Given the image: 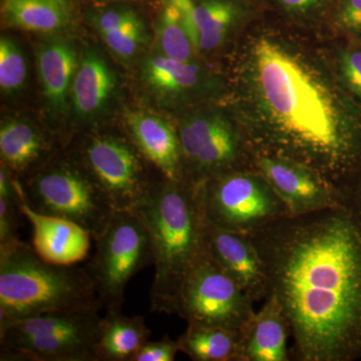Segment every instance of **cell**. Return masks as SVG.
<instances>
[{"mask_svg":"<svg viewBox=\"0 0 361 361\" xmlns=\"http://www.w3.org/2000/svg\"><path fill=\"white\" fill-rule=\"evenodd\" d=\"M290 327L292 360L361 358V187L249 235ZM268 295V296H269Z\"/></svg>","mask_w":361,"mask_h":361,"instance_id":"obj_1","label":"cell"},{"mask_svg":"<svg viewBox=\"0 0 361 361\" xmlns=\"http://www.w3.org/2000/svg\"><path fill=\"white\" fill-rule=\"evenodd\" d=\"M238 123L255 154L297 161L341 191L361 187V108L327 71L273 35L249 39Z\"/></svg>","mask_w":361,"mask_h":361,"instance_id":"obj_2","label":"cell"},{"mask_svg":"<svg viewBox=\"0 0 361 361\" xmlns=\"http://www.w3.org/2000/svg\"><path fill=\"white\" fill-rule=\"evenodd\" d=\"M134 212L146 225L153 247L151 310L174 314L183 281L206 252V218L198 188L163 176Z\"/></svg>","mask_w":361,"mask_h":361,"instance_id":"obj_3","label":"cell"},{"mask_svg":"<svg viewBox=\"0 0 361 361\" xmlns=\"http://www.w3.org/2000/svg\"><path fill=\"white\" fill-rule=\"evenodd\" d=\"M102 306L87 269L47 262L21 240L0 247V325L42 313Z\"/></svg>","mask_w":361,"mask_h":361,"instance_id":"obj_4","label":"cell"},{"mask_svg":"<svg viewBox=\"0 0 361 361\" xmlns=\"http://www.w3.org/2000/svg\"><path fill=\"white\" fill-rule=\"evenodd\" d=\"M99 310L54 311L0 325L1 361H96Z\"/></svg>","mask_w":361,"mask_h":361,"instance_id":"obj_5","label":"cell"},{"mask_svg":"<svg viewBox=\"0 0 361 361\" xmlns=\"http://www.w3.org/2000/svg\"><path fill=\"white\" fill-rule=\"evenodd\" d=\"M14 183L21 200L33 210L73 221L90 232L92 239L104 231L115 213L82 163L61 161Z\"/></svg>","mask_w":361,"mask_h":361,"instance_id":"obj_6","label":"cell"},{"mask_svg":"<svg viewBox=\"0 0 361 361\" xmlns=\"http://www.w3.org/2000/svg\"><path fill=\"white\" fill-rule=\"evenodd\" d=\"M197 188L206 220L226 231L249 236L291 215L255 169L216 176Z\"/></svg>","mask_w":361,"mask_h":361,"instance_id":"obj_7","label":"cell"},{"mask_svg":"<svg viewBox=\"0 0 361 361\" xmlns=\"http://www.w3.org/2000/svg\"><path fill=\"white\" fill-rule=\"evenodd\" d=\"M96 254L87 271L106 310H121L130 280L154 265L146 225L134 211H115L103 232L94 238Z\"/></svg>","mask_w":361,"mask_h":361,"instance_id":"obj_8","label":"cell"},{"mask_svg":"<svg viewBox=\"0 0 361 361\" xmlns=\"http://www.w3.org/2000/svg\"><path fill=\"white\" fill-rule=\"evenodd\" d=\"M177 130L184 180L194 186L231 171L254 169V152L245 133L239 123L227 116H190Z\"/></svg>","mask_w":361,"mask_h":361,"instance_id":"obj_9","label":"cell"},{"mask_svg":"<svg viewBox=\"0 0 361 361\" xmlns=\"http://www.w3.org/2000/svg\"><path fill=\"white\" fill-rule=\"evenodd\" d=\"M254 301L206 252L183 281L175 313L187 322L241 331L254 314Z\"/></svg>","mask_w":361,"mask_h":361,"instance_id":"obj_10","label":"cell"},{"mask_svg":"<svg viewBox=\"0 0 361 361\" xmlns=\"http://www.w3.org/2000/svg\"><path fill=\"white\" fill-rule=\"evenodd\" d=\"M80 163L103 190L115 211H134L154 183L145 175V157L133 142L114 135H97L82 147Z\"/></svg>","mask_w":361,"mask_h":361,"instance_id":"obj_11","label":"cell"},{"mask_svg":"<svg viewBox=\"0 0 361 361\" xmlns=\"http://www.w3.org/2000/svg\"><path fill=\"white\" fill-rule=\"evenodd\" d=\"M253 168L284 202L291 216L336 205L343 194L315 171L297 161L254 153Z\"/></svg>","mask_w":361,"mask_h":361,"instance_id":"obj_12","label":"cell"},{"mask_svg":"<svg viewBox=\"0 0 361 361\" xmlns=\"http://www.w3.org/2000/svg\"><path fill=\"white\" fill-rule=\"evenodd\" d=\"M205 244L210 257L254 302L267 298L269 288L264 263L250 236L226 231L206 220Z\"/></svg>","mask_w":361,"mask_h":361,"instance_id":"obj_13","label":"cell"},{"mask_svg":"<svg viewBox=\"0 0 361 361\" xmlns=\"http://www.w3.org/2000/svg\"><path fill=\"white\" fill-rule=\"evenodd\" d=\"M20 210L32 226V247L40 258L51 264L73 266L87 257L92 235L84 227L73 221L37 212L21 198Z\"/></svg>","mask_w":361,"mask_h":361,"instance_id":"obj_14","label":"cell"},{"mask_svg":"<svg viewBox=\"0 0 361 361\" xmlns=\"http://www.w3.org/2000/svg\"><path fill=\"white\" fill-rule=\"evenodd\" d=\"M126 122L130 141L161 176L184 180L179 135L170 123L145 111H130Z\"/></svg>","mask_w":361,"mask_h":361,"instance_id":"obj_15","label":"cell"},{"mask_svg":"<svg viewBox=\"0 0 361 361\" xmlns=\"http://www.w3.org/2000/svg\"><path fill=\"white\" fill-rule=\"evenodd\" d=\"M290 327L281 304L269 295L241 330L240 361H289Z\"/></svg>","mask_w":361,"mask_h":361,"instance_id":"obj_16","label":"cell"},{"mask_svg":"<svg viewBox=\"0 0 361 361\" xmlns=\"http://www.w3.org/2000/svg\"><path fill=\"white\" fill-rule=\"evenodd\" d=\"M151 330L144 316H126L121 310H106L99 318L94 355L96 361H132L149 341Z\"/></svg>","mask_w":361,"mask_h":361,"instance_id":"obj_17","label":"cell"},{"mask_svg":"<svg viewBox=\"0 0 361 361\" xmlns=\"http://www.w3.org/2000/svg\"><path fill=\"white\" fill-rule=\"evenodd\" d=\"M47 137L30 123L11 120L0 128V156L2 166L11 175L32 174L49 154ZM35 171V172H37Z\"/></svg>","mask_w":361,"mask_h":361,"instance_id":"obj_18","label":"cell"},{"mask_svg":"<svg viewBox=\"0 0 361 361\" xmlns=\"http://www.w3.org/2000/svg\"><path fill=\"white\" fill-rule=\"evenodd\" d=\"M77 56L70 44L54 40L39 49L37 68L42 90L54 108H63L71 92L78 68Z\"/></svg>","mask_w":361,"mask_h":361,"instance_id":"obj_19","label":"cell"},{"mask_svg":"<svg viewBox=\"0 0 361 361\" xmlns=\"http://www.w3.org/2000/svg\"><path fill=\"white\" fill-rule=\"evenodd\" d=\"M115 87L113 73L106 61L94 52L85 54L78 63L71 94L80 115L87 118L104 106Z\"/></svg>","mask_w":361,"mask_h":361,"instance_id":"obj_20","label":"cell"},{"mask_svg":"<svg viewBox=\"0 0 361 361\" xmlns=\"http://www.w3.org/2000/svg\"><path fill=\"white\" fill-rule=\"evenodd\" d=\"M182 353L195 361H240L241 331L188 323L186 331L178 339Z\"/></svg>","mask_w":361,"mask_h":361,"instance_id":"obj_21","label":"cell"},{"mask_svg":"<svg viewBox=\"0 0 361 361\" xmlns=\"http://www.w3.org/2000/svg\"><path fill=\"white\" fill-rule=\"evenodd\" d=\"M2 14L9 25L37 32H56L68 20L66 4L54 0H4Z\"/></svg>","mask_w":361,"mask_h":361,"instance_id":"obj_22","label":"cell"},{"mask_svg":"<svg viewBox=\"0 0 361 361\" xmlns=\"http://www.w3.org/2000/svg\"><path fill=\"white\" fill-rule=\"evenodd\" d=\"M144 73L154 89L170 94L194 90L203 78L201 68L196 63L168 58L164 54L149 58L145 63Z\"/></svg>","mask_w":361,"mask_h":361,"instance_id":"obj_23","label":"cell"},{"mask_svg":"<svg viewBox=\"0 0 361 361\" xmlns=\"http://www.w3.org/2000/svg\"><path fill=\"white\" fill-rule=\"evenodd\" d=\"M237 18L236 7L223 0H206L194 11L197 51H213L224 42Z\"/></svg>","mask_w":361,"mask_h":361,"instance_id":"obj_24","label":"cell"},{"mask_svg":"<svg viewBox=\"0 0 361 361\" xmlns=\"http://www.w3.org/2000/svg\"><path fill=\"white\" fill-rule=\"evenodd\" d=\"M161 54L179 61H191L196 45L180 11L168 0L161 13L158 30Z\"/></svg>","mask_w":361,"mask_h":361,"instance_id":"obj_25","label":"cell"},{"mask_svg":"<svg viewBox=\"0 0 361 361\" xmlns=\"http://www.w3.org/2000/svg\"><path fill=\"white\" fill-rule=\"evenodd\" d=\"M334 71L343 90L361 108V44L346 39L337 51Z\"/></svg>","mask_w":361,"mask_h":361,"instance_id":"obj_26","label":"cell"},{"mask_svg":"<svg viewBox=\"0 0 361 361\" xmlns=\"http://www.w3.org/2000/svg\"><path fill=\"white\" fill-rule=\"evenodd\" d=\"M26 63L18 45L8 37L0 39V87L6 94L16 92L25 84Z\"/></svg>","mask_w":361,"mask_h":361,"instance_id":"obj_27","label":"cell"},{"mask_svg":"<svg viewBox=\"0 0 361 361\" xmlns=\"http://www.w3.org/2000/svg\"><path fill=\"white\" fill-rule=\"evenodd\" d=\"M104 42L118 58H132L144 40V28L139 18L113 32L102 35Z\"/></svg>","mask_w":361,"mask_h":361,"instance_id":"obj_28","label":"cell"},{"mask_svg":"<svg viewBox=\"0 0 361 361\" xmlns=\"http://www.w3.org/2000/svg\"><path fill=\"white\" fill-rule=\"evenodd\" d=\"M336 23L346 39L361 44V0H341Z\"/></svg>","mask_w":361,"mask_h":361,"instance_id":"obj_29","label":"cell"},{"mask_svg":"<svg viewBox=\"0 0 361 361\" xmlns=\"http://www.w3.org/2000/svg\"><path fill=\"white\" fill-rule=\"evenodd\" d=\"M180 351L179 342L165 336L158 341H147L132 361H174Z\"/></svg>","mask_w":361,"mask_h":361,"instance_id":"obj_30","label":"cell"},{"mask_svg":"<svg viewBox=\"0 0 361 361\" xmlns=\"http://www.w3.org/2000/svg\"><path fill=\"white\" fill-rule=\"evenodd\" d=\"M137 18H139L130 11H108L97 18L96 26L99 33L103 35L123 27Z\"/></svg>","mask_w":361,"mask_h":361,"instance_id":"obj_31","label":"cell"},{"mask_svg":"<svg viewBox=\"0 0 361 361\" xmlns=\"http://www.w3.org/2000/svg\"><path fill=\"white\" fill-rule=\"evenodd\" d=\"M280 4L293 13H303L314 8L322 0H279Z\"/></svg>","mask_w":361,"mask_h":361,"instance_id":"obj_32","label":"cell"},{"mask_svg":"<svg viewBox=\"0 0 361 361\" xmlns=\"http://www.w3.org/2000/svg\"><path fill=\"white\" fill-rule=\"evenodd\" d=\"M54 1L59 2V4H66V1H68V0H54Z\"/></svg>","mask_w":361,"mask_h":361,"instance_id":"obj_33","label":"cell"}]
</instances>
